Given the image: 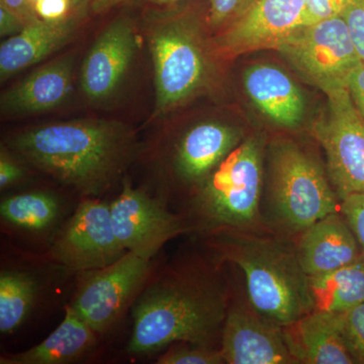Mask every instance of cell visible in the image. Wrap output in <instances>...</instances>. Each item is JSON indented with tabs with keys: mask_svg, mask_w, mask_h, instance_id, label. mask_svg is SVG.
I'll return each instance as SVG.
<instances>
[{
	"mask_svg": "<svg viewBox=\"0 0 364 364\" xmlns=\"http://www.w3.org/2000/svg\"><path fill=\"white\" fill-rule=\"evenodd\" d=\"M11 147L26 162L85 196L111 186L133 152L121 124L75 121L38 127L18 134Z\"/></svg>",
	"mask_w": 364,
	"mask_h": 364,
	"instance_id": "6da1fadb",
	"label": "cell"
},
{
	"mask_svg": "<svg viewBox=\"0 0 364 364\" xmlns=\"http://www.w3.org/2000/svg\"><path fill=\"white\" fill-rule=\"evenodd\" d=\"M227 310L226 296L214 279L191 272L164 273L136 299L128 351L149 353L181 342L212 346Z\"/></svg>",
	"mask_w": 364,
	"mask_h": 364,
	"instance_id": "7a4b0ae2",
	"label": "cell"
},
{
	"mask_svg": "<svg viewBox=\"0 0 364 364\" xmlns=\"http://www.w3.org/2000/svg\"><path fill=\"white\" fill-rule=\"evenodd\" d=\"M215 239L223 257L240 267L249 305L263 318L284 328L315 310L310 277L291 242L253 231H221Z\"/></svg>",
	"mask_w": 364,
	"mask_h": 364,
	"instance_id": "3957f363",
	"label": "cell"
},
{
	"mask_svg": "<svg viewBox=\"0 0 364 364\" xmlns=\"http://www.w3.org/2000/svg\"><path fill=\"white\" fill-rule=\"evenodd\" d=\"M340 200L317 157L291 140L269 151L267 210L275 227L301 234L326 215L339 212Z\"/></svg>",
	"mask_w": 364,
	"mask_h": 364,
	"instance_id": "277c9868",
	"label": "cell"
},
{
	"mask_svg": "<svg viewBox=\"0 0 364 364\" xmlns=\"http://www.w3.org/2000/svg\"><path fill=\"white\" fill-rule=\"evenodd\" d=\"M262 143L243 141L200 184L193 210L215 231H252L261 219Z\"/></svg>",
	"mask_w": 364,
	"mask_h": 364,
	"instance_id": "5b68a950",
	"label": "cell"
},
{
	"mask_svg": "<svg viewBox=\"0 0 364 364\" xmlns=\"http://www.w3.org/2000/svg\"><path fill=\"white\" fill-rule=\"evenodd\" d=\"M154 65L155 111L159 117L207 85L210 61L200 30L184 16L158 21L149 35Z\"/></svg>",
	"mask_w": 364,
	"mask_h": 364,
	"instance_id": "8992f818",
	"label": "cell"
},
{
	"mask_svg": "<svg viewBox=\"0 0 364 364\" xmlns=\"http://www.w3.org/2000/svg\"><path fill=\"white\" fill-rule=\"evenodd\" d=\"M275 50L304 80L326 95L347 90L361 63L343 16L301 26Z\"/></svg>",
	"mask_w": 364,
	"mask_h": 364,
	"instance_id": "52a82bcc",
	"label": "cell"
},
{
	"mask_svg": "<svg viewBox=\"0 0 364 364\" xmlns=\"http://www.w3.org/2000/svg\"><path fill=\"white\" fill-rule=\"evenodd\" d=\"M158 248L127 251L107 267L85 275L70 304L97 332L109 331L122 318L149 275Z\"/></svg>",
	"mask_w": 364,
	"mask_h": 364,
	"instance_id": "ba28073f",
	"label": "cell"
},
{
	"mask_svg": "<svg viewBox=\"0 0 364 364\" xmlns=\"http://www.w3.org/2000/svg\"><path fill=\"white\" fill-rule=\"evenodd\" d=\"M326 97L327 107L314 124L313 134L324 150L327 173L341 202L364 193V121L348 90Z\"/></svg>",
	"mask_w": 364,
	"mask_h": 364,
	"instance_id": "9c48e42d",
	"label": "cell"
},
{
	"mask_svg": "<svg viewBox=\"0 0 364 364\" xmlns=\"http://www.w3.org/2000/svg\"><path fill=\"white\" fill-rule=\"evenodd\" d=\"M126 252L114 233L109 205L85 200L53 244L50 257L72 272H87L112 264Z\"/></svg>",
	"mask_w": 364,
	"mask_h": 364,
	"instance_id": "30bf717a",
	"label": "cell"
},
{
	"mask_svg": "<svg viewBox=\"0 0 364 364\" xmlns=\"http://www.w3.org/2000/svg\"><path fill=\"white\" fill-rule=\"evenodd\" d=\"M306 0H256L253 6L215 37V51L234 58L277 46L304 25Z\"/></svg>",
	"mask_w": 364,
	"mask_h": 364,
	"instance_id": "8fae6325",
	"label": "cell"
},
{
	"mask_svg": "<svg viewBox=\"0 0 364 364\" xmlns=\"http://www.w3.org/2000/svg\"><path fill=\"white\" fill-rule=\"evenodd\" d=\"M220 352L228 364L298 363L284 328L263 318L249 304L228 306Z\"/></svg>",
	"mask_w": 364,
	"mask_h": 364,
	"instance_id": "7c38bea8",
	"label": "cell"
},
{
	"mask_svg": "<svg viewBox=\"0 0 364 364\" xmlns=\"http://www.w3.org/2000/svg\"><path fill=\"white\" fill-rule=\"evenodd\" d=\"M117 240L127 251L161 249L184 232L179 218L124 179L121 193L109 205Z\"/></svg>",
	"mask_w": 364,
	"mask_h": 364,
	"instance_id": "4fadbf2b",
	"label": "cell"
},
{
	"mask_svg": "<svg viewBox=\"0 0 364 364\" xmlns=\"http://www.w3.org/2000/svg\"><path fill=\"white\" fill-rule=\"evenodd\" d=\"M138 50V36L128 18L112 21L83 62L81 87L93 102L111 97L121 85Z\"/></svg>",
	"mask_w": 364,
	"mask_h": 364,
	"instance_id": "5bb4252c",
	"label": "cell"
},
{
	"mask_svg": "<svg viewBox=\"0 0 364 364\" xmlns=\"http://www.w3.org/2000/svg\"><path fill=\"white\" fill-rule=\"evenodd\" d=\"M296 247L309 277L334 272L364 257L355 235L340 210L326 215L299 234Z\"/></svg>",
	"mask_w": 364,
	"mask_h": 364,
	"instance_id": "9a60e30c",
	"label": "cell"
},
{
	"mask_svg": "<svg viewBox=\"0 0 364 364\" xmlns=\"http://www.w3.org/2000/svg\"><path fill=\"white\" fill-rule=\"evenodd\" d=\"M344 313L314 310L284 327L298 363L352 364L354 359L343 333Z\"/></svg>",
	"mask_w": 364,
	"mask_h": 364,
	"instance_id": "2e32d148",
	"label": "cell"
},
{
	"mask_svg": "<svg viewBox=\"0 0 364 364\" xmlns=\"http://www.w3.org/2000/svg\"><path fill=\"white\" fill-rule=\"evenodd\" d=\"M243 82L253 104L277 126L294 129L303 122L305 97L293 79L279 67L254 64L246 69Z\"/></svg>",
	"mask_w": 364,
	"mask_h": 364,
	"instance_id": "e0dca14e",
	"label": "cell"
},
{
	"mask_svg": "<svg viewBox=\"0 0 364 364\" xmlns=\"http://www.w3.org/2000/svg\"><path fill=\"white\" fill-rule=\"evenodd\" d=\"M240 141V132L227 124L203 123L193 127L177 146V173L188 183H202Z\"/></svg>",
	"mask_w": 364,
	"mask_h": 364,
	"instance_id": "ac0fdd59",
	"label": "cell"
},
{
	"mask_svg": "<svg viewBox=\"0 0 364 364\" xmlns=\"http://www.w3.org/2000/svg\"><path fill=\"white\" fill-rule=\"evenodd\" d=\"M76 30L74 18L62 21L42 18L26 25L21 32L7 38L0 46V80L39 63L66 45Z\"/></svg>",
	"mask_w": 364,
	"mask_h": 364,
	"instance_id": "d6986e66",
	"label": "cell"
},
{
	"mask_svg": "<svg viewBox=\"0 0 364 364\" xmlns=\"http://www.w3.org/2000/svg\"><path fill=\"white\" fill-rule=\"evenodd\" d=\"M72 78L70 56L50 62L4 93L1 111L6 114H26L55 109L70 95Z\"/></svg>",
	"mask_w": 364,
	"mask_h": 364,
	"instance_id": "ffe728a7",
	"label": "cell"
},
{
	"mask_svg": "<svg viewBox=\"0 0 364 364\" xmlns=\"http://www.w3.org/2000/svg\"><path fill=\"white\" fill-rule=\"evenodd\" d=\"M97 332L70 305L61 324L49 336L28 350L2 356V364H64L85 355L97 342Z\"/></svg>",
	"mask_w": 364,
	"mask_h": 364,
	"instance_id": "44dd1931",
	"label": "cell"
},
{
	"mask_svg": "<svg viewBox=\"0 0 364 364\" xmlns=\"http://www.w3.org/2000/svg\"><path fill=\"white\" fill-rule=\"evenodd\" d=\"M315 310L346 313L364 303V257L334 272L310 277Z\"/></svg>",
	"mask_w": 364,
	"mask_h": 364,
	"instance_id": "7402d4cb",
	"label": "cell"
},
{
	"mask_svg": "<svg viewBox=\"0 0 364 364\" xmlns=\"http://www.w3.org/2000/svg\"><path fill=\"white\" fill-rule=\"evenodd\" d=\"M38 282L32 275L16 270H2L0 274V331L11 334L30 315L36 298Z\"/></svg>",
	"mask_w": 364,
	"mask_h": 364,
	"instance_id": "603a6c76",
	"label": "cell"
},
{
	"mask_svg": "<svg viewBox=\"0 0 364 364\" xmlns=\"http://www.w3.org/2000/svg\"><path fill=\"white\" fill-rule=\"evenodd\" d=\"M59 212L58 200L39 191L11 196L0 203V215L4 222L30 231L47 229L56 221Z\"/></svg>",
	"mask_w": 364,
	"mask_h": 364,
	"instance_id": "cb8c5ba5",
	"label": "cell"
},
{
	"mask_svg": "<svg viewBox=\"0 0 364 364\" xmlns=\"http://www.w3.org/2000/svg\"><path fill=\"white\" fill-rule=\"evenodd\" d=\"M159 364H221V352L210 345L177 343L158 358Z\"/></svg>",
	"mask_w": 364,
	"mask_h": 364,
	"instance_id": "d4e9b609",
	"label": "cell"
},
{
	"mask_svg": "<svg viewBox=\"0 0 364 364\" xmlns=\"http://www.w3.org/2000/svg\"><path fill=\"white\" fill-rule=\"evenodd\" d=\"M343 333L354 363L364 364V303L344 313Z\"/></svg>",
	"mask_w": 364,
	"mask_h": 364,
	"instance_id": "484cf974",
	"label": "cell"
},
{
	"mask_svg": "<svg viewBox=\"0 0 364 364\" xmlns=\"http://www.w3.org/2000/svg\"><path fill=\"white\" fill-rule=\"evenodd\" d=\"M256 0H210L208 23L210 28L229 26L240 18Z\"/></svg>",
	"mask_w": 364,
	"mask_h": 364,
	"instance_id": "4316f807",
	"label": "cell"
},
{
	"mask_svg": "<svg viewBox=\"0 0 364 364\" xmlns=\"http://www.w3.org/2000/svg\"><path fill=\"white\" fill-rule=\"evenodd\" d=\"M354 0H306L304 26L342 16Z\"/></svg>",
	"mask_w": 364,
	"mask_h": 364,
	"instance_id": "83f0119b",
	"label": "cell"
},
{
	"mask_svg": "<svg viewBox=\"0 0 364 364\" xmlns=\"http://www.w3.org/2000/svg\"><path fill=\"white\" fill-rule=\"evenodd\" d=\"M340 212L355 235L364 256V193L351 195L342 200Z\"/></svg>",
	"mask_w": 364,
	"mask_h": 364,
	"instance_id": "f1b7e54d",
	"label": "cell"
},
{
	"mask_svg": "<svg viewBox=\"0 0 364 364\" xmlns=\"http://www.w3.org/2000/svg\"><path fill=\"white\" fill-rule=\"evenodd\" d=\"M342 16L348 26L359 58L364 62V0H354Z\"/></svg>",
	"mask_w": 364,
	"mask_h": 364,
	"instance_id": "f546056e",
	"label": "cell"
},
{
	"mask_svg": "<svg viewBox=\"0 0 364 364\" xmlns=\"http://www.w3.org/2000/svg\"><path fill=\"white\" fill-rule=\"evenodd\" d=\"M35 9L42 20L56 21L70 18L74 7L71 0H38Z\"/></svg>",
	"mask_w": 364,
	"mask_h": 364,
	"instance_id": "4dcf8cb0",
	"label": "cell"
},
{
	"mask_svg": "<svg viewBox=\"0 0 364 364\" xmlns=\"http://www.w3.org/2000/svg\"><path fill=\"white\" fill-rule=\"evenodd\" d=\"M347 90L364 121V62H361L360 65L352 73Z\"/></svg>",
	"mask_w": 364,
	"mask_h": 364,
	"instance_id": "1f68e13d",
	"label": "cell"
},
{
	"mask_svg": "<svg viewBox=\"0 0 364 364\" xmlns=\"http://www.w3.org/2000/svg\"><path fill=\"white\" fill-rule=\"evenodd\" d=\"M23 169L20 165L14 162L6 153L1 151L0 156V188L2 191L9 186H13L18 179L23 176Z\"/></svg>",
	"mask_w": 364,
	"mask_h": 364,
	"instance_id": "d6a6232c",
	"label": "cell"
},
{
	"mask_svg": "<svg viewBox=\"0 0 364 364\" xmlns=\"http://www.w3.org/2000/svg\"><path fill=\"white\" fill-rule=\"evenodd\" d=\"M25 21L6 6L0 4V36L11 38L23 30Z\"/></svg>",
	"mask_w": 364,
	"mask_h": 364,
	"instance_id": "836d02e7",
	"label": "cell"
},
{
	"mask_svg": "<svg viewBox=\"0 0 364 364\" xmlns=\"http://www.w3.org/2000/svg\"><path fill=\"white\" fill-rule=\"evenodd\" d=\"M0 4L6 6L16 16H20L26 25L40 18L36 13L35 6L28 0H1Z\"/></svg>",
	"mask_w": 364,
	"mask_h": 364,
	"instance_id": "e575fe53",
	"label": "cell"
},
{
	"mask_svg": "<svg viewBox=\"0 0 364 364\" xmlns=\"http://www.w3.org/2000/svg\"><path fill=\"white\" fill-rule=\"evenodd\" d=\"M127 1L129 0H91V11L97 14H105Z\"/></svg>",
	"mask_w": 364,
	"mask_h": 364,
	"instance_id": "d590c367",
	"label": "cell"
},
{
	"mask_svg": "<svg viewBox=\"0 0 364 364\" xmlns=\"http://www.w3.org/2000/svg\"><path fill=\"white\" fill-rule=\"evenodd\" d=\"M146 1L154 6H167V4H176L179 0H146Z\"/></svg>",
	"mask_w": 364,
	"mask_h": 364,
	"instance_id": "8d00e7d4",
	"label": "cell"
},
{
	"mask_svg": "<svg viewBox=\"0 0 364 364\" xmlns=\"http://www.w3.org/2000/svg\"><path fill=\"white\" fill-rule=\"evenodd\" d=\"M86 1H87V0H71L72 6L74 7V11H77V9L82 6V4Z\"/></svg>",
	"mask_w": 364,
	"mask_h": 364,
	"instance_id": "74e56055",
	"label": "cell"
},
{
	"mask_svg": "<svg viewBox=\"0 0 364 364\" xmlns=\"http://www.w3.org/2000/svg\"><path fill=\"white\" fill-rule=\"evenodd\" d=\"M28 2H31V4H33V0H28ZM33 6H35V4H33Z\"/></svg>",
	"mask_w": 364,
	"mask_h": 364,
	"instance_id": "f35d334b",
	"label": "cell"
}]
</instances>
